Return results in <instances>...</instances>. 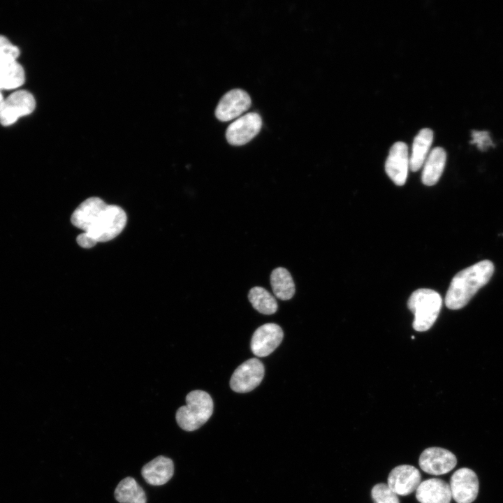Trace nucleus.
<instances>
[{"label": "nucleus", "instance_id": "obj_1", "mask_svg": "<svg viewBox=\"0 0 503 503\" xmlns=\"http://www.w3.org/2000/svg\"><path fill=\"white\" fill-rule=\"evenodd\" d=\"M72 224L84 231L76 241L83 248L89 249L97 242L115 238L124 228L127 217L119 206L108 205L98 197H90L74 210Z\"/></svg>", "mask_w": 503, "mask_h": 503}, {"label": "nucleus", "instance_id": "obj_2", "mask_svg": "<svg viewBox=\"0 0 503 503\" xmlns=\"http://www.w3.org/2000/svg\"><path fill=\"white\" fill-rule=\"evenodd\" d=\"M494 265L489 260L479 261L458 272L452 279L445 297V305L451 309L465 307L476 292L490 280Z\"/></svg>", "mask_w": 503, "mask_h": 503}, {"label": "nucleus", "instance_id": "obj_3", "mask_svg": "<svg viewBox=\"0 0 503 503\" xmlns=\"http://www.w3.org/2000/svg\"><path fill=\"white\" fill-rule=\"evenodd\" d=\"M212 412L213 402L210 395L205 391L195 390L187 394L186 405L177 409L175 419L184 430L194 431L205 424Z\"/></svg>", "mask_w": 503, "mask_h": 503}, {"label": "nucleus", "instance_id": "obj_4", "mask_svg": "<svg viewBox=\"0 0 503 503\" xmlns=\"http://www.w3.org/2000/svg\"><path fill=\"white\" fill-rule=\"evenodd\" d=\"M408 307L414 315L413 328L423 332L430 329L437 320L442 305L441 296L429 289H419L410 296Z\"/></svg>", "mask_w": 503, "mask_h": 503}, {"label": "nucleus", "instance_id": "obj_5", "mask_svg": "<svg viewBox=\"0 0 503 503\" xmlns=\"http://www.w3.org/2000/svg\"><path fill=\"white\" fill-rule=\"evenodd\" d=\"M36 107L33 95L26 90H18L3 100L0 108V123L5 126L13 124L22 116L31 113Z\"/></svg>", "mask_w": 503, "mask_h": 503}, {"label": "nucleus", "instance_id": "obj_6", "mask_svg": "<svg viewBox=\"0 0 503 503\" xmlns=\"http://www.w3.org/2000/svg\"><path fill=\"white\" fill-rule=\"evenodd\" d=\"M264 371L263 364L258 358H250L235 369L231 377L230 386L237 393L252 391L261 384Z\"/></svg>", "mask_w": 503, "mask_h": 503}, {"label": "nucleus", "instance_id": "obj_7", "mask_svg": "<svg viewBox=\"0 0 503 503\" xmlns=\"http://www.w3.org/2000/svg\"><path fill=\"white\" fill-rule=\"evenodd\" d=\"M262 119L256 112H249L232 122L227 128L226 138L232 145H243L260 131Z\"/></svg>", "mask_w": 503, "mask_h": 503}, {"label": "nucleus", "instance_id": "obj_8", "mask_svg": "<svg viewBox=\"0 0 503 503\" xmlns=\"http://www.w3.org/2000/svg\"><path fill=\"white\" fill-rule=\"evenodd\" d=\"M451 497L457 503H472L479 493V479L475 472L466 467L456 470L451 477Z\"/></svg>", "mask_w": 503, "mask_h": 503}, {"label": "nucleus", "instance_id": "obj_9", "mask_svg": "<svg viewBox=\"0 0 503 503\" xmlns=\"http://www.w3.org/2000/svg\"><path fill=\"white\" fill-rule=\"evenodd\" d=\"M421 469L431 475H442L451 471L457 464L455 455L440 447L425 449L418 460Z\"/></svg>", "mask_w": 503, "mask_h": 503}, {"label": "nucleus", "instance_id": "obj_10", "mask_svg": "<svg viewBox=\"0 0 503 503\" xmlns=\"http://www.w3.org/2000/svg\"><path fill=\"white\" fill-rule=\"evenodd\" d=\"M251 104L252 100L247 92L241 89H233L221 97L216 108L215 116L221 122H227L240 116Z\"/></svg>", "mask_w": 503, "mask_h": 503}, {"label": "nucleus", "instance_id": "obj_11", "mask_svg": "<svg viewBox=\"0 0 503 503\" xmlns=\"http://www.w3.org/2000/svg\"><path fill=\"white\" fill-rule=\"evenodd\" d=\"M283 336V330L277 324H263L252 335L251 350L257 357L268 356L280 344Z\"/></svg>", "mask_w": 503, "mask_h": 503}, {"label": "nucleus", "instance_id": "obj_12", "mask_svg": "<svg viewBox=\"0 0 503 503\" xmlns=\"http://www.w3.org/2000/svg\"><path fill=\"white\" fill-rule=\"evenodd\" d=\"M421 480V473L417 468L409 465H401L391 471L387 485L396 495L406 496L416 490Z\"/></svg>", "mask_w": 503, "mask_h": 503}, {"label": "nucleus", "instance_id": "obj_13", "mask_svg": "<svg viewBox=\"0 0 503 503\" xmlns=\"http://www.w3.org/2000/svg\"><path fill=\"white\" fill-rule=\"evenodd\" d=\"M409 168V156L406 143H395L390 149L385 163V170L391 180L398 186L405 184Z\"/></svg>", "mask_w": 503, "mask_h": 503}, {"label": "nucleus", "instance_id": "obj_14", "mask_svg": "<svg viewBox=\"0 0 503 503\" xmlns=\"http://www.w3.org/2000/svg\"><path fill=\"white\" fill-rule=\"evenodd\" d=\"M416 497L420 503H450L452 498L449 484L437 478L421 482Z\"/></svg>", "mask_w": 503, "mask_h": 503}, {"label": "nucleus", "instance_id": "obj_15", "mask_svg": "<svg viewBox=\"0 0 503 503\" xmlns=\"http://www.w3.org/2000/svg\"><path fill=\"white\" fill-rule=\"evenodd\" d=\"M174 465L170 458L159 455L145 464L141 474L145 481L152 486H162L173 476Z\"/></svg>", "mask_w": 503, "mask_h": 503}, {"label": "nucleus", "instance_id": "obj_16", "mask_svg": "<svg viewBox=\"0 0 503 503\" xmlns=\"http://www.w3.org/2000/svg\"><path fill=\"white\" fill-rule=\"evenodd\" d=\"M446 153L441 147H436L429 152L421 174L422 182L427 186L435 184L444 171Z\"/></svg>", "mask_w": 503, "mask_h": 503}, {"label": "nucleus", "instance_id": "obj_17", "mask_svg": "<svg viewBox=\"0 0 503 503\" xmlns=\"http://www.w3.org/2000/svg\"><path fill=\"white\" fill-rule=\"evenodd\" d=\"M433 132L429 128L422 129L414 138L409 168L411 171L418 170L423 165L432 143Z\"/></svg>", "mask_w": 503, "mask_h": 503}, {"label": "nucleus", "instance_id": "obj_18", "mask_svg": "<svg viewBox=\"0 0 503 503\" xmlns=\"http://www.w3.org/2000/svg\"><path fill=\"white\" fill-rule=\"evenodd\" d=\"M115 497L119 503H146L147 497L144 490L136 481L128 476L123 479L117 486Z\"/></svg>", "mask_w": 503, "mask_h": 503}, {"label": "nucleus", "instance_id": "obj_19", "mask_svg": "<svg viewBox=\"0 0 503 503\" xmlns=\"http://www.w3.org/2000/svg\"><path fill=\"white\" fill-rule=\"evenodd\" d=\"M270 284L275 296L282 300L291 299L295 293V284L289 272L284 268H277L270 275Z\"/></svg>", "mask_w": 503, "mask_h": 503}, {"label": "nucleus", "instance_id": "obj_20", "mask_svg": "<svg viewBox=\"0 0 503 503\" xmlns=\"http://www.w3.org/2000/svg\"><path fill=\"white\" fill-rule=\"evenodd\" d=\"M248 298L253 307L263 314H272L277 309L276 299L266 289L254 286L250 289Z\"/></svg>", "mask_w": 503, "mask_h": 503}, {"label": "nucleus", "instance_id": "obj_21", "mask_svg": "<svg viewBox=\"0 0 503 503\" xmlns=\"http://www.w3.org/2000/svg\"><path fill=\"white\" fill-rule=\"evenodd\" d=\"M24 79V69L17 61L0 66V90L16 89Z\"/></svg>", "mask_w": 503, "mask_h": 503}, {"label": "nucleus", "instance_id": "obj_22", "mask_svg": "<svg viewBox=\"0 0 503 503\" xmlns=\"http://www.w3.org/2000/svg\"><path fill=\"white\" fill-rule=\"evenodd\" d=\"M371 496L375 503H400L397 495L386 483H377L371 490Z\"/></svg>", "mask_w": 503, "mask_h": 503}, {"label": "nucleus", "instance_id": "obj_23", "mask_svg": "<svg viewBox=\"0 0 503 503\" xmlns=\"http://www.w3.org/2000/svg\"><path fill=\"white\" fill-rule=\"evenodd\" d=\"M19 54L18 48L6 37L0 35V66L15 62Z\"/></svg>", "mask_w": 503, "mask_h": 503}, {"label": "nucleus", "instance_id": "obj_24", "mask_svg": "<svg viewBox=\"0 0 503 503\" xmlns=\"http://www.w3.org/2000/svg\"><path fill=\"white\" fill-rule=\"evenodd\" d=\"M471 144H475L481 151H486L488 147L494 146L490 133L486 131H472Z\"/></svg>", "mask_w": 503, "mask_h": 503}, {"label": "nucleus", "instance_id": "obj_25", "mask_svg": "<svg viewBox=\"0 0 503 503\" xmlns=\"http://www.w3.org/2000/svg\"><path fill=\"white\" fill-rule=\"evenodd\" d=\"M3 100H4V99H3V96H2L1 93V91H0V108H1V104H2L3 101Z\"/></svg>", "mask_w": 503, "mask_h": 503}]
</instances>
